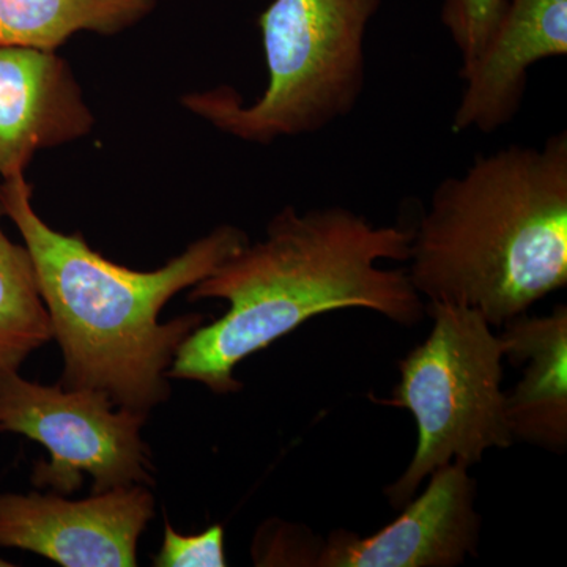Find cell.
<instances>
[{
    "instance_id": "6da1fadb",
    "label": "cell",
    "mask_w": 567,
    "mask_h": 567,
    "mask_svg": "<svg viewBox=\"0 0 567 567\" xmlns=\"http://www.w3.org/2000/svg\"><path fill=\"white\" fill-rule=\"evenodd\" d=\"M412 230L374 226L360 213L330 205L276 213L267 235L245 245L203 281L188 300L219 298L226 315L203 323L178 347L167 379L193 380L215 394L240 391L237 365L293 333L312 317L341 309H368L402 327L425 316L423 297L405 270Z\"/></svg>"
},
{
    "instance_id": "7a4b0ae2",
    "label": "cell",
    "mask_w": 567,
    "mask_h": 567,
    "mask_svg": "<svg viewBox=\"0 0 567 567\" xmlns=\"http://www.w3.org/2000/svg\"><path fill=\"white\" fill-rule=\"evenodd\" d=\"M25 174L2 178L0 205L20 230L35 268L52 338L63 354L61 385L110 395L148 415L171 395L167 371L203 315L159 322L167 301L203 281L249 244L238 227H216L164 267L136 271L93 251L81 233L52 229L35 212Z\"/></svg>"
},
{
    "instance_id": "3957f363",
    "label": "cell",
    "mask_w": 567,
    "mask_h": 567,
    "mask_svg": "<svg viewBox=\"0 0 567 567\" xmlns=\"http://www.w3.org/2000/svg\"><path fill=\"white\" fill-rule=\"evenodd\" d=\"M406 274L421 297L503 327L567 284V133L477 155L436 185Z\"/></svg>"
},
{
    "instance_id": "277c9868",
    "label": "cell",
    "mask_w": 567,
    "mask_h": 567,
    "mask_svg": "<svg viewBox=\"0 0 567 567\" xmlns=\"http://www.w3.org/2000/svg\"><path fill=\"white\" fill-rule=\"evenodd\" d=\"M383 0H274L257 25L268 84L244 104L233 87L193 92L182 104L219 132L251 144L323 132L360 103L364 41Z\"/></svg>"
},
{
    "instance_id": "5b68a950",
    "label": "cell",
    "mask_w": 567,
    "mask_h": 567,
    "mask_svg": "<svg viewBox=\"0 0 567 567\" xmlns=\"http://www.w3.org/2000/svg\"><path fill=\"white\" fill-rule=\"evenodd\" d=\"M431 334L398 363V386L383 404L415 417V456L398 481L385 487L394 509L415 496L440 466L480 464L488 450L514 443L506 417L503 347L480 311L429 301Z\"/></svg>"
},
{
    "instance_id": "8992f818",
    "label": "cell",
    "mask_w": 567,
    "mask_h": 567,
    "mask_svg": "<svg viewBox=\"0 0 567 567\" xmlns=\"http://www.w3.org/2000/svg\"><path fill=\"white\" fill-rule=\"evenodd\" d=\"M103 391L41 385L0 369V432L28 436L47 447L32 483L70 495L93 477V494L151 486V451L141 436L147 415L118 406Z\"/></svg>"
},
{
    "instance_id": "52a82bcc",
    "label": "cell",
    "mask_w": 567,
    "mask_h": 567,
    "mask_svg": "<svg viewBox=\"0 0 567 567\" xmlns=\"http://www.w3.org/2000/svg\"><path fill=\"white\" fill-rule=\"evenodd\" d=\"M155 513L147 486L114 487L91 498L0 494V548H20L63 567H134Z\"/></svg>"
},
{
    "instance_id": "ba28073f",
    "label": "cell",
    "mask_w": 567,
    "mask_h": 567,
    "mask_svg": "<svg viewBox=\"0 0 567 567\" xmlns=\"http://www.w3.org/2000/svg\"><path fill=\"white\" fill-rule=\"evenodd\" d=\"M468 466L451 462L431 476L401 516L369 536L336 529L317 567H456L477 557L481 516Z\"/></svg>"
},
{
    "instance_id": "9c48e42d",
    "label": "cell",
    "mask_w": 567,
    "mask_h": 567,
    "mask_svg": "<svg viewBox=\"0 0 567 567\" xmlns=\"http://www.w3.org/2000/svg\"><path fill=\"white\" fill-rule=\"evenodd\" d=\"M567 54V0H509L486 47L458 76L453 133L498 132L520 111L535 63Z\"/></svg>"
},
{
    "instance_id": "30bf717a",
    "label": "cell",
    "mask_w": 567,
    "mask_h": 567,
    "mask_svg": "<svg viewBox=\"0 0 567 567\" xmlns=\"http://www.w3.org/2000/svg\"><path fill=\"white\" fill-rule=\"evenodd\" d=\"M95 125L70 63L55 51L0 47V177L25 174L37 153Z\"/></svg>"
},
{
    "instance_id": "8fae6325",
    "label": "cell",
    "mask_w": 567,
    "mask_h": 567,
    "mask_svg": "<svg viewBox=\"0 0 567 567\" xmlns=\"http://www.w3.org/2000/svg\"><path fill=\"white\" fill-rule=\"evenodd\" d=\"M503 357L522 365L524 377L506 394V417L514 442L551 453L567 446V308L550 316H518L503 324Z\"/></svg>"
},
{
    "instance_id": "7c38bea8",
    "label": "cell",
    "mask_w": 567,
    "mask_h": 567,
    "mask_svg": "<svg viewBox=\"0 0 567 567\" xmlns=\"http://www.w3.org/2000/svg\"><path fill=\"white\" fill-rule=\"evenodd\" d=\"M156 6L158 0H0V47L58 51L80 32L117 35Z\"/></svg>"
},
{
    "instance_id": "4fadbf2b",
    "label": "cell",
    "mask_w": 567,
    "mask_h": 567,
    "mask_svg": "<svg viewBox=\"0 0 567 567\" xmlns=\"http://www.w3.org/2000/svg\"><path fill=\"white\" fill-rule=\"evenodd\" d=\"M3 218L0 205V369L20 371L35 350L51 341L52 331L31 254L7 237Z\"/></svg>"
},
{
    "instance_id": "5bb4252c",
    "label": "cell",
    "mask_w": 567,
    "mask_h": 567,
    "mask_svg": "<svg viewBox=\"0 0 567 567\" xmlns=\"http://www.w3.org/2000/svg\"><path fill=\"white\" fill-rule=\"evenodd\" d=\"M509 0H443L442 22L456 44L462 66L477 58L505 14Z\"/></svg>"
},
{
    "instance_id": "9a60e30c",
    "label": "cell",
    "mask_w": 567,
    "mask_h": 567,
    "mask_svg": "<svg viewBox=\"0 0 567 567\" xmlns=\"http://www.w3.org/2000/svg\"><path fill=\"white\" fill-rule=\"evenodd\" d=\"M156 567H224L227 566L224 548V528L213 525L199 535H182L171 522L164 520L163 544L153 557Z\"/></svg>"
},
{
    "instance_id": "2e32d148",
    "label": "cell",
    "mask_w": 567,
    "mask_h": 567,
    "mask_svg": "<svg viewBox=\"0 0 567 567\" xmlns=\"http://www.w3.org/2000/svg\"><path fill=\"white\" fill-rule=\"evenodd\" d=\"M270 535L275 536V546L271 544L254 546L256 565L317 567L323 539L317 537L311 529L281 522L278 529L270 532Z\"/></svg>"
},
{
    "instance_id": "e0dca14e",
    "label": "cell",
    "mask_w": 567,
    "mask_h": 567,
    "mask_svg": "<svg viewBox=\"0 0 567 567\" xmlns=\"http://www.w3.org/2000/svg\"><path fill=\"white\" fill-rule=\"evenodd\" d=\"M0 566H9V565H7V563H3V559L0 558Z\"/></svg>"
}]
</instances>
